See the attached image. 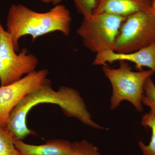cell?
Here are the masks:
<instances>
[{
  "instance_id": "cell-1",
  "label": "cell",
  "mask_w": 155,
  "mask_h": 155,
  "mask_svg": "<svg viewBox=\"0 0 155 155\" xmlns=\"http://www.w3.org/2000/svg\"><path fill=\"white\" fill-rule=\"evenodd\" d=\"M43 103L58 105L68 117L76 118L90 127L105 129L92 120L85 103L77 90L62 86L55 91L51 81L46 78L35 90L25 96L11 112L6 129L14 139L22 140L28 136L36 134L27 126L26 117L34 107Z\"/></svg>"
},
{
  "instance_id": "cell-2",
  "label": "cell",
  "mask_w": 155,
  "mask_h": 155,
  "mask_svg": "<svg viewBox=\"0 0 155 155\" xmlns=\"http://www.w3.org/2000/svg\"><path fill=\"white\" fill-rule=\"evenodd\" d=\"M71 21L70 12L64 5H57L48 12L39 13L24 5L14 4L8 11L6 30L11 35L14 49L18 52V41L25 35L32 37L33 41L55 31L68 36Z\"/></svg>"
},
{
  "instance_id": "cell-3",
  "label": "cell",
  "mask_w": 155,
  "mask_h": 155,
  "mask_svg": "<svg viewBox=\"0 0 155 155\" xmlns=\"http://www.w3.org/2000/svg\"><path fill=\"white\" fill-rule=\"evenodd\" d=\"M117 69L103 66V71L109 79L113 88L110 99V109L115 110L124 101L132 104L137 110L143 111L142 97L143 86L147 78L154 73L151 69L134 72L127 62L120 61Z\"/></svg>"
},
{
  "instance_id": "cell-4",
  "label": "cell",
  "mask_w": 155,
  "mask_h": 155,
  "mask_svg": "<svg viewBox=\"0 0 155 155\" xmlns=\"http://www.w3.org/2000/svg\"><path fill=\"white\" fill-rule=\"evenodd\" d=\"M155 42V10L147 8L127 17L116 37L113 51L119 53L136 51Z\"/></svg>"
},
{
  "instance_id": "cell-5",
  "label": "cell",
  "mask_w": 155,
  "mask_h": 155,
  "mask_svg": "<svg viewBox=\"0 0 155 155\" xmlns=\"http://www.w3.org/2000/svg\"><path fill=\"white\" fill-rule=\"evenodd\" d=\"M126 17L104 13L83 17L77 32L84 45L92 52L113 49L116 37Z\"/></svg>"
},
{
  "instance_id": "cell-6",
  "label": "cell",
  "mask_w": 155,
  "mask_h": 155,
  "mask_svg": "<svg viewBox=\"0 0 155 155\" xmlns=\"http://www.w3.org/2000/svg\"><path fill=\"white\" fill-rule=\"evenodd\" d=\"M14 49L11 35L0 22V83L5 86L14 83L35 70L38 64L37 58L28 54L24 48L19 54Z\"/></svg>"
},
{
  "instance_id": "cell-7",
  "label": "cell",
  "mask_w": 155,
  "mask_h": 155,
  "mask_svg": "<svg viewBox=\"0 0 155 155\" xmlns=\"http://www.w3.org/2000/svg\"><path fill=\"white\" fill-rule=\"evenodd\" d=\"M48 74L47 69L35 70L14 83L0 87V127L6 129L13 109L25 96L41 84Z\"/></svg>"
},
{
  "instance_id": "cell-8",
  "label": "cell",
  "mask_w": 155,
  "mask_h": 155,
  "mask_svg": "<svg viewBox=\"0 0 155 155\" xmlns=\"http://www.w3.org/2000/svg\"><path fill=\"white\" fill-rule=\"evenodd\" d=\"M129 61L135 64L139 71L147 67L153 70L155 74V42L148 46L132 52L119 53L113 50L103 51L97 54L93 64L95 66L107 65L116 61Z\"/></svg>"
},
{
  "instance_id": "cell-9",
  "label": "cell",
  "mask_w": 155,
  "mask_h": 155,
  "mask_svg": "<svg viewBox=\"0 0 155 155\" xmlns=\"http://www.w3.org/2000/svg\"><path fill=\"white\" fill-rule=\"evenodd\" d=\"M19 155H72V143L62 139L51 140L45 144L35 145L14 139Z\"/></svg>"
},
{
  "instance_id": "cell-10",
  "label": "cell",
  "mask_w": 155,
  "mask_h": 155,
  "mask_svg": "<svg viewBox=\"0 0 155 155\" xmlns=\"http://www.w3.org/2000/svg\"><path fill=\"white\" fill-rule=\"evenodd\" d=\"M147 8L133 0H98L92 14L107 13L127 18Z\"/></svg>"
},
{
  "instance_id": "cell-11",
  "label": "cell",
  "mask_w": 155,
  "mask_h": 155,
  "mask_svg": "<svg viewBox=\"0 0 155 155\" xmlns=\"http://www.w3.org/2000/svg\"><path fill=\"white\" fill-rule=\"evenodd\" d=\"M141 124L145 127H149L152 131L151 140L149 144L145 145L142 141L138 142L139 146L143 155H155V116L150 111L142 118Z\"/></svg>"
},
{
  "instance_id": "cell-12",
  "label": "cell",
  "mask_w": 155,
  "mask_h": 155,
  "mask_svg": "<svg viewBox=\"0 0 155 155\" xmlns=\"http://www.w3.org/2000/svg\"><path fill=\"white\" fill-rule=\"evenodd\" d=\"M0 155H19L14 138L5 128L0 127Z\"/></svg>"
},
{
  "instance_id": "cell-13",
  "label": "cell",
  "mask_w": 155,
  "mask_h": 155,
  "mask_svg": "<svg viewBox=\"0 0 155 155\" xmlns=\"http://www.w3.org/2000/svg\"><path fill=\"white\" fill-rule=\"evenodd\" d=\"M143 90V104L149 107L150 112L155 116V84L151 77H149L146 80Z\"/></svg>"
},
{
  "instance_id": "cell-14",
  "label": "cell",
  "mask_w": 155,
  "mask_h": 155,
  "mask_svg": "<svg viewBox=\"0 0 155 155\" xmlns=\"http://www.w3.org/2000/svg\"><path fill=\"white\" fill-rule=\"evenodd\" d=\"M72 155H102L98 149L86 140L72 143Z\"/></svg>"
},
{
  "instance_id": "cell-15",
  "label": "cell",
  "mask_w": 155,
  "mask_h": 155,
  "mask_svg": "<svg viewBox=\"0 0 155 155\" xmlns=\"http://www.w3.org/2000/svg\"><path fill=\"white\" fill-rule=\"evenodd\" d=\"M78 12L83 17H87L93 14L96 7L98 0H72Z\"/></svg>"
},
{
  "instance_id": "cell-16",
  "label": "cell",
  "mask_w": 155,
  "mask_h": 155,
  "mask_svg": "<svg viewBox=\"0 0 155 155\" xmlns=\"http://www.w3.org/2000/svg\"><path fill=\"white\" fill-rule=\"evenodd\" d=\"M133 1L147 8L152 7V0H133Z\"/></svg>"
},
{
  "instance_id": "cell-17",
  "label": "cell",
  "mask_w": 155,
  "mask_h": 155,
  "mask_svg": "<svg viewBox=\"0 0 155 155\" xmlns=\"http://www.w3.org/2000/svg\"><path fill=\"white\" fill-rule=\"evenodd\" d=\"M39 1L46 4H52L55 6L60 5V3L63 1V0H39Z\"/></svg>"
},
{
  "instance_id": "cell-18",
  "label": "cell",
  "mask_w": 155,
  "mask_h": 155,
  "mask_svg": "<svg viewBox=\"0 0 155 155\" xmlns=\"http://www.w3.org/2000/svg\"><path fill=\"white\" fill-rule=\"evenodd\" d=\"M152 8L154 10H155V0H152Z\"/></svg>"
}]
</instances>
